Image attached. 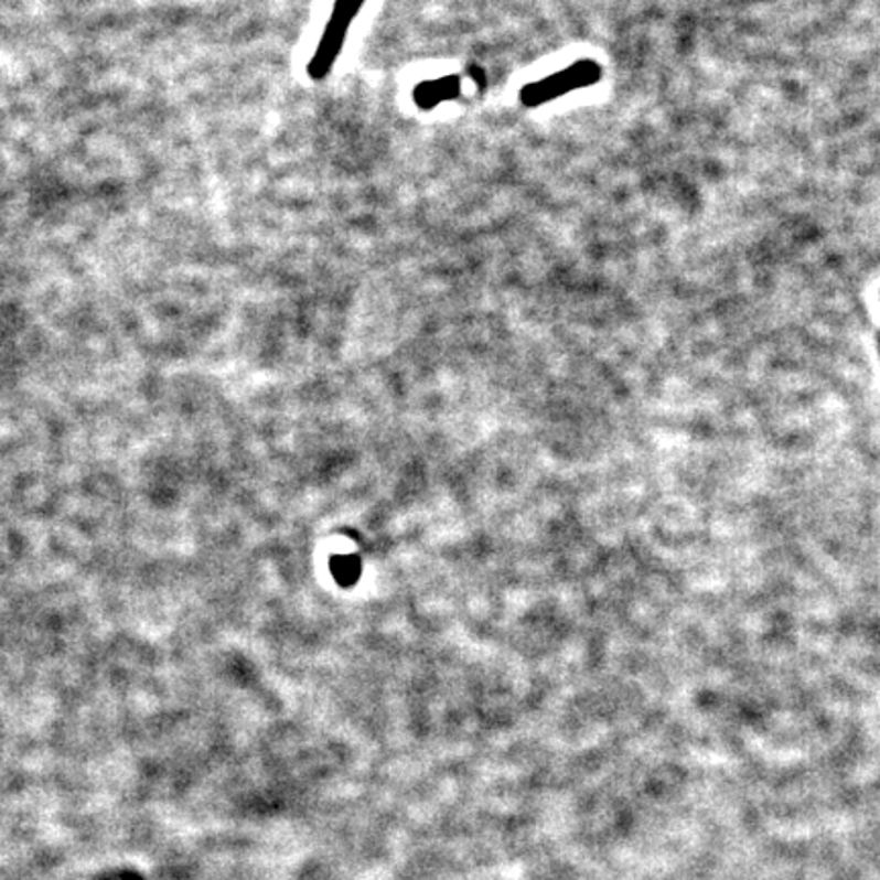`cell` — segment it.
Instances as JSON below:
<instances>
[{"label": "cell", "instance_id": "7a4b0ae2", "mask_svg": "<svg viewBox=\"0 0 880 880\" xmlns=\"http://www.w3.org/2000/svg\"><path fill=\"white\" fill-rule=\"evenodd\" d=\"M365 2L367 0H334L331 19L324 25L316 52L308 62V76L312 81H324L333 72L334 64L345 47L351 25L355 23Z\"/></svg>", "mask_w": 880, "mask_h": 880}, {"label": "cell", "instance_id": "3957f363", "mask_svg": "<svg viewBox=\"0 0 880 880\" xmlns=\"http://www.w3.org/2000/svg\"><path fill=\"white\" fill-rule=\"evenodd\" d=\"M461 94V81L457 76H444L437 81L420 82L414 88V103L420 110H432L447 100H453Z\"/></svg>", "mask_w": 880, "mask_h": 880}, {"label": "cell", "instance_id": "6da1fadb", "mask_svg": "<svg viewBox=\"0 0 880 880\" xmlns=\"http://www.w3.org/2000/svg\"><path fill=\"white\" fill-rule=\"evenodd\" d=\"M601 76H603V69H601L600 62L577 60L571 66L562 67L547 78L528 82L526 86H522L518 100H521L522 107H543L552 100H559L560 96H565V94L595 86L601 81Z\"/></svg>", "mask_w": 880, "mask_h": 880}, {"label": "cell", "instance_id": "277c9868", "mask_svg": "<svg viewBox=\"0 0 880 880\" xmlns=\"http://www.w3.org/2000/svg\"><path fill=\"white\" fill-rule=\"evenodd\" d=\"M336 583L343 587H351L361 577V562L355 557H336L331 562Z\"/></svg>", "mask_w": 880, "mask_h": 880}]
</instances>
